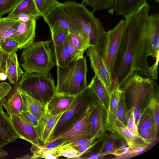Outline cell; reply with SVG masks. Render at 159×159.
Masks as SVG:
<instances>
[{
  "label": "cell",
  "mask_w": 159,
  "mask_h": 159,
  "mask_svg": "<svg viewBox=\"0 0 159 159\" xmlns=\"http://www.w3.org/2000/svg\"><path fill=\"white\" fill-rule=\"evenodd\" d=\"M149 8L146 2L137 10L133 71L153 79L148 59L152 58L158 64L159 14L149 16Z\"/></svg>",
  "instance_id": "6da1fadb"
},
{
  "label": "cell",
  "mask_w": 159,
  "mask_h": 159,
  "mask_svg": "<svg viewBox=\"0 0 159 159\" xmlns=\"http://www.w3.org/2000/svg\"><path fill=\"white\" fill-rule=\"evenodd\" d=\"M154 80L134 73L120 86L125 92L130 108H133L137 127L151 99L159 95V86Z\"/></svg>",
  "instance_id": "7a4b0ae2"
},
{
  "label": "cell",
  "mask_w": 159,
  "mask_h": 159,
  "mask_svg": "<svg viewBox=\"0 0 159 159\" xmlns=\"http://www.w3.org/2000/svg\"><path fill=\"white\" fill-rule=\"evenodd\" d=\"M62 6L69 13L79 27L82 35L91 46L103 52L106 38V32L99 19L89 11L83 4L75 1H67Z\"/></svg>",
  "instance_id": "3957f363"
},
{
  "label": "cell",
  "mask_w": 159,
  "mask_h": 159,
  "mask_svg": "<svg viewBox=\"0 0 159 159\" xmlns=\"http://www.w3.org/2000/svg\"><path fill=\"white\" fill-rule=\"evenodd\" d=\"M125 24L122 41L112 76L122 85L133 74L137 10L124 16Z\"/></svg>",
  "instance_id": "277c9868"
},
{
  "label": "cell",
  "mask_w": 159,
  "mask_h": 159,
  "mask_svg": "<svg viewBox=\"0 0 159 159\" xmlns=\"http://www.w3.org/2000/svg\"><path fill=\"white\" fill-rule=\"evenodd\" d=\"M50 43L33 41L23 48L19 64L25 72L48 75L54 65Z\"/></svg>",
  "instance_id": "5b68a950"
},
{
  "label": "cell",
  "mask_w": 159,
  "mask_h": 159,
  "mask_svg": "<svg viewBox=\"0 0 159 159\" xmlns=\"http://www.w3.org/2000/svg\"><path fill=\"white\" fill-rule=\"evenodd\" d=\"M88 68L85 57L75 60L68 67L57 66L56 93L75 96L87 87Z\"/></svg>",
  "instance_id": "8992f818"
},
{
  "label": "cell",
  "mask_w": 159,
  "mask_h": 159,
  "mask_svg": "<svg viewBox=\"0 0 159 159\" xmlns=\"http://www.w3.org/2000/svg\"><path fill=\"white\" fill-rule=\"evenodd\" d=\"M14 87L25 91L46 106L56 93L53 79L48 75L39 73L24 72Z\"/></svg>",
  "instance_id": "52a82bcc"
},
{
  "label": "cell",
  "mask_w": 159,
  "mask_h": 159,
  "mask_svg": "<svg viewBox=\"0 0 159 159\" xmlns=\"http://www.w3.org/2000/svg\"><path fill=\"white\" fill-rule=\"evenodd\" d=\"M97 99L94 92L88 87L77 95L70 108L63 113L59 120L52 137L70 127L82 116L88 106Z\"/></svg>",
  "instance_id": "ba28073f"
},
{
  "label": "cell",
  "mask_w": 159,
  "mask_h": 159,
  "mask_svg": "<svg viewBox=\"0 0 159 159\" xmlns=\"http://www.w3.org/2000/svg\"><path fill=\"white\" fill-rule=\"evenodd\" d=\"M96 103L88 105L80 119L66 129L51 137L43 146L59 139L63 140L62 146L93 137L89 118Z\"/></svg>",
  "instance_id": "9c48e42d"
},
{
  "label": "cell",
  "mask_w": 159,
  "mask_h": 159,
  "mask_svg": "<svg viewBox=\"0 0 159 159\" xmlns=\"http://www.w3.org/2000/svg\"><path fill=\"white\" fill-rule=\"evenodd\" d=\"M124 24L125 20H122L114 28L107 32L105 45L101 54L112 76L121 44Z\"/></svg>",
  "instance_id": "30bf717a"
},
{
  "label": "cell",
  "mask_w": 159,
  "mask_h": 159,
  "mask_svg": "<svg viewBox=\"0 0 159 159\" xmlns=\"http://www.w3.org/2000/svg\"><path fill=\"white\" fill-rule=\"evenodd\" d=\"M43 19L50 28L60 27L68 30L70 33L81 34L75 21L61 3L54 7Z\"/></svg>",
  "instance_id": "8fae6325"
},
{
  "label": "cell",
  "mask_w": 159,
  "mask_h": 159,
  "mask_svg": "<svg viewBox=\"0 0 159 159\" xmlns=\"http://www.w3.org/2000/svg\"><path fill=\"white\" fill-rule=\"evenodd\" d=\"M87 49V54L89 57L91 67L95 75L108 91L110 90L113 85L112 78L101 53L91 46L89 47Z\"/></svg>",
  "instance_id": "7c38bea8"
},
{
  "label": "cell",
  "mask_w": 159,
  "mask_h": 159,
  "mask_svg": "<svg viewBox=\"0 0 159 159\" xmlns=\"http://www.w3.org/2000/svg\"><path fill=\"white\" fill-rule=\"evenodd\" d=\"M10 117L19 138L25 140L32 144L40 145L35 127L32 126L21 114L12 115Z\"/></svg>",
  "instance_id": "4fadbf2b"
},
{
  "label": "cell",
  "mask_w": 159,
  "mask_h": 159,
  "mask_svg": "<svg viewBox=\"0 0 159 159\" xmlns=\"http://www.w3.org/2000/svg\"><path fill=\"white\" fill-rule=\"evenodd\" d=\"M63 113L53 115L46 111L39 119L38 125L35 129L38 139L43 145L52 137L55 127Z\"/></svg>",
  "instance_id": "5bb4252c"
},
{
  "label": "cell",
  "mask_w": 159,
  "mask_h": 159,
  "mask_svg": "<svg viewBox=\"0 0 159 159\" xmlns=\"http://www.w3.org/2000/svg\"><path fill=\"white\" fill-rule=\"evenodd\" d=\"M36 21L34 20L23 22L19 20L16 31L9 37L19 43L20 49L34 41L36 27Z\"/></svg>",
  "instance_id": "9a60e30c"
},
{
  "label": "cell",
  "mask_w": 159,
  "mask_h": 159,
  "mask_svg": "<svg viewBox=\"0 0 159 159\" xmlns=\"http://www.w3.org/2000/svg\"><path fill=\"white\" fill-rule=\"evenodd\" d=\"M3 105L10 116L27 110L25 102L18 88L16 87L5 97Z\"/></svg>",
  "instance_id": "2e32d148"
},
{
  "label": "cell",
  "mask_w": 159,
  "mask_h": 159,
  "mask_svg": "<svg viewBox=\"0 0 159 159\" xmlns=\"http://www.w3.org/2000/svg\"><path fill=\"white\" fill-rule=\"evenodd\" d=\"M19 138L7 113L0 111V148Z\"/></svg>",
  "instance_id": "e0dca14e"
},
{
  "label": "cell",
  "mask_w": 159,
  "mask_h": 159,
  "mask_svg": "<svg viewBox=\"0 0 159 159\" xmlns=\"http://www.w3.org/2000/svg\"><path fill=\"white\" fill-rule=\"evenodd\" d=\"M76 96L56 93L47 104V111L53 115L64 113L70 108Z\"/></svg>",
  "instance_id": "ac0fdd59"
},
{
  "label": "cell",
  "mask_w": 159,
  "mask_h": 159,
  "mask_svg": "<svg viewBox=\"0 0 159 159\" xmlns=\"http://www.w3.org/2000/svg\"><path fill=\"white\" fill-rule=\"evenodd\" d=\"M113 85L108 91V107L106 113V125H112L115 123L119 97L121 91L119 82L113 80Z\"/></svg>",
  "instance_id": "d6986e66"
},
{
  "label": "cell",
  "mask_w": 159,
  "mask_h": 159,
  "mask_svg": "<svg viewBox=\"0 0 159 159\" xmlns=\"http://www.w3.org/2000/svg\"><path fill=\"white\" fill-rule=\"evenodd\" d=\"M147 0H115L113 5L108 11L109 14L124 16L136 10Z\"/></svg>",
  "instance_id": "ffe728a7"
},
{
  "label": "cell",
  "mask_w": 159,
  "mask_h": 159,
  "mask_svg": "<svg viewBox=\"0 0 159 159\" xmlns=\"http://www.w3.org/2000/svg\"><path fill=\"white\" fill-rule=\"evenodd\" d=\"M99 103H96L90 116L89 120L93 136L102 134L106 128V115Z\"/></svg>",
  "instance_id": "44dd1931"
},
{
  "label": "cell",
  "mask_w": 159,
  "mask_h": 159,
  "mask_svg": "<svg viewBox=\"0 0 159 159\" xmlns=\"http://www.w3.org/2000/svg\"><path fill=\"white\" fill-rule=\"evenodd\" d=\"M5 72L10 83L15 85L24 74L20 66L16 53L9 55L6 62Z\"/></svg>",
  "instance_id": "7402d4cb"
},
{
  "label": "cell",
  "mask_w": 159,
  "mask_h": 159,
  "mask_svg": "<svg viewBox=\"0 0 159 159\" xmlns=\"http://www.w3.org/2000/svg\"><path fill=\"white\" fill-rule=\"evenodd\" d=\"M123 139L116 134L113 133L107 136L99 152L104 156L112 154L116 150L126 147L128 144L124 139Z\"/></svg>",
  "instance_id": "603a6c76"
},
{
  "label": "cell",
  "mask_w": 159,
  "mask_h": 159,
  "mask_svg": "<svg viewBox=\"0 0 159 159\" xmlns=\"http://www.w3.org/2000/svg\"><path fill=\"white\" fill-rule=\"evenodd\" d=\"M19 21L16 18L8 16L0 17V48L1 43L16 31Z\"/></svg>",
  "instance_id": "cb8c5ba5"
},
{
  "label": "cell",
  "mask_w": 159,
  "mask_h": 159,
  "mask_svg": "<svg viewBox=\"0 0 159 159\" xmlns=\"http://www.w3.org/2000/svg\"><path fill=\"white\" fill-rule=\"evenodd\" d=\"M18 89L25 102L27 110L34 114L39 120L46 111V106L25 91Z\"/></svg>",
  "instance_id": "d4e9b609"
},
{
  "label": "cell",
  "mask_w": 159,
  "mask_h": 159,
  "mask_svg": "<svg viewBox=\"0 0 159 159\" xmlns=\"http://www.w3.org/2000/svg\"><path fill=\"white\" fill-rule=\"evenodd\" d=\"M53 57L57 66L66 68L73 61L68 49L66 40L60 45L53 47Z\"/></svg>",
  "instance_id": "484cf974"
},
{
  "label": "cell",
  "mask_w": 159,
  "mask_h": 159,
  "mask_svg": "<svg viewBox=\"0 0 159 159\" xmlns=\"http://www.w3.org/2000/svg\"><path fill=\"white\" fill-rule=\"evenodd\" d=\"M25 13L41 16L36 7L34 0H20L8 16L17 18L18 15Z\"/></svg>",
  "instance_id": "4316f807"
},
{
  "label": "cell",
  "mask_w": 159,
  "mask_h": 159,
  "mask_svg": "<svg viewBox=\"0 0 159 159\" xmlns=\"http://www.w3.org/2000/svg\"><path fill=\"white\" fill-rule=\"evenodd\" d=\"M127 111L125 92L121 89L117 108L115 121L114 124L112 125L126 126Z\"/></svg>",
  "instance_id": "83f0119b"
},
{
  "label": "cell",
  "mask_w": 159,
  "mask_h": 159,
  "mask_svg": "<svg viewBox=\"0 0 159 159\" xmlns=\"http://www.w3.org/2000/svg\"><path fill=\"white\" fill-rule=\"evenodd\" d=\"M106 129L113 134H116L123 138L130 147L135 134L129 130L126 126L118 127L115 125H106Z\"/></svg>",
  "instance_id": "f1b7e54d"
},
{
  "label": "cell",
  "mask_w": 159,
  "mask_h": 159,
  "mask_svg": "<svg viewBox=\"0 0 159 159\" xmlns=\"http://www.w3.org/2000/svg\"><path fill=\"white\" fill-rule=\"evenodd\" d=\"M72 40L77 51L79 58L84 57L85 51L89 47L88 40L81 34L70 33Z\"/></svg>",
  "instance_id": "f546056e"
},
{
  "label": "cell",
  "mask_w": 159,
  "mask_h": 159,
  "mask_svg": "<svg viewBox=\"0 0 159 159\" xmlns=\"http://www.w3.org/2000/svg\"><path fill=\"white\" fill-rule=\"evenodd\" d=\"M53 47H58L61 45L69 34V31L60 27L50 28Z\"/></svg>",
  "instance_id": "4dcf8cb0"
},
{
  "label": "cell",
  "mask_w": 159,
  "mask_h": 159,
  "mask_svg": "<svg viewBox=\"0 0 159 159\" xmlns=\"http://www.w3.org/2000/svg\"><path fill=\"white\" fill-rule=\"evenodd\" d=\"M34 1L39 14L43 19L54 7L61 3L57 0H34Z\"/></svg>",
  "instance_id": "1f68e13d"
},
{
  "label": "cell",
  "mask_w": 159,
  "mask_h": 159,
  "mask_svg": "<svg viewBox=\"0 0 159 159\" xmlns=\"http://www.w3.org/2000/svg\"><path fill=\"white\" fill-rule=\"evenodd\" d=\"M115 0H82V3L89 6L93 8L92 12L109 9L112 7Z\"/></svg>",
  "instance_id": "d6a6232c"
},
{
  "label": "cell",
  "mask_w": 159,
  "mask_h": 159,
  "mask_svg": "<svg viewBox=\"0 0 159 159\" xmlns=\"http://www.w3.org/2000/svg\"><path fill=\"white\" fill-rule=\"evenodd\" d=\"M137 128V130L143 129H155L153 116L150 109L148 108L143 115L138 124Z\"/></svg>",
  "instance_id": "836d02e7"
},
{
  "label": "cell",
  "mask_w": 159,
  "mask_h": 159,
  "mask_svg": "<svg viewBox=\"0 0 159 159\" xmlns=\"http://www.w3.org/2000/svg\"><path fill=\"white\" fill-rule=\"evenodd\" d=\"M148 108L152 112L154 124L156 134L157 135L159 126V95L153 97L150 100Z\"/></svg>",
  "instance_id": "e575fe53"
},
{
  "label": "cell",
  "mask_w": 159,
  "mask_h": 159,
  "mask_svg": "<svg viewBox=\"0 0 159 159\" xmlns=\"http://www.w3.org/2000/svg\"><path fill=\"white\" fill-rule=\"evenodd\" d=\"M0 48L9 55L16 53L20 49L19 43L15 40L9 38L4 40L1 44Z\"/></svg>",
  "instance_id": "d590c367"
},
{
  "label": "cell",
  "mask_w": 159,
  "mask_h": 159,
  "mask_svg": "<svg viewBox=\"0 0 159 159\" xmlns=\"http://www.w3.org/2000/svg\"><path fill=\"white\" fill-rule=\"evenodd\" d=\"M54 149L58 150L62 156L67 158L81 159L82 154L74 148L66 146H59Z\"/></svg>",
  "instance_id": "8d00e7d4"
},
{
  "label": "cell",
  "mask_w": 159,
  "mask_h": 159,
  "mask_svg": "<svg viewBox=\"0 0 159 159\" xmlns=\"http://www.w3.org/2000/svg\"><path fill=\"white\" fill-rule=\"evenodd\" d=\"M20 0H0V17L10 12Z\"/></svg>",
  "instance_id": "74e56055"
},
{
  "label": "cell",
  "mask_w": 159,
  "mask_h": 159,
  "mask_svg": "<svg viewBox=\"0 0 159 159\" xmlns=\"http://www.w3.org/2000/svg\"><path fill=\"white\" fill-rule=\"evenodd\" d=\"M137 131L138 134L150 144L157 139V135L154 129H141Z\"/></svg>",
  "instance_id": "f35d334b"
},
{
  "label": "cell",
  "mask_w": 159,
  "mask_h": 159,
  "mask_svg": "<svg viewBox=\"0 0 159 159\" xmlns=\"http://www.w3.org/2000/svg\"><path fill=\"white\" fill-rule=\"evenodd\" d=\"M126 127L133 133L138 134L137 128L136 126L133 108H130L127 110L126 116Z\"/></svg>",
  "instance_id": "ab89813d"
},
{
  "label": "cell",
  "mask_w": 159,
  "mask_h": 159,
  "mask_svg": "<svg viewBox=\"0 0 159 159\" xmlns=\"http://www.w3.org/2000/svg\"><path fill=\"white\" fill-rule=\"evenodd\" d=\"M12 89L10 84L8 83L3 82L0 83V111H3V101Z\"/></svg>",
  "instance_id": "60d3db41"
},
{
  "label": "cell",
  "mask_w": 159,
  "mask_h": 159,
  "mask_svg": "<svg viewBox=\"0 0 159 159\" xmlns=\"http://www.w3.org/2000/svg\"><path fill=\"white\" fill-rule=\"evenodd\" d=\"M102 134H103L95 135L88 139L80 140L74 143L62 146L71 147L74 148L76 147L82 146L86 144H92L94 142V141L96 139L102 136L103 135Z\"/></svg>",
  "instance_id": "b9f144b4"
},
{
  "label": "cell",
  "mask_w": 159,
  "mask_h": 159,
  "mask_svg": "<svg viewBox=\"0 0 159 159\" xmlns=\"http://www.w3.org/2000/svg\"><path fill=\"white\" fill-rule=\"evenodd\" d=\"M66 41L69 52L73 61H74L77 59H80L79 58L77 51L72 40L70 33L66 38Z\"/></svg>",
  "instance_id": "7bdbcfd3"
},
{
  "label": "cell",
  "mask_w": 159,
  "mask_h": 159,
  "mask_svg": "<svg viewBox=\"0 0 159 159\" xmlns=\"http://www.w3.org/2000/svg\"><path fill=\"white\" fill-rule=\"evenodd\" d=\"M21 114L27 121L33 127H37L39 120L34 114L28 111H24Z\"/></svg>",
  "instance_id": "ee69618b"
},
{
  "label": "cell",
  "mask_w": 159,
  "mask_h": 159,
  "mask_svg": "<svg viewBox=\"0 0 159 159\" xmlns=\"http://www.w3.org/2000/svg\"><path fill=\"white\" fill-rule=\"evenodd\" d=\"M39 16L34 15L25 13H20L17 18L18 20L23 22H27L37 20L40 17Z\"/></svg>",
  "instance_id": "f6af8a7d"
},
{
  "label": "cell",
  "mask_w": 159,
  "mask_h": 159,
  "mask_svg": "<svg viewBox=\"0 0 159 159\" xmlns=\"http://www.w3.org/2000/svg\"><path fill=\"white\" fill-rule=\"evenodd\" d=\"M62 139L58 140L52 142L46 146H41L40 148L43 151L50 150L61 146L62 144Z\"/></svg>",
  "instance_id": "bcb514c9"
},
{
  "label": "cell",
  "mask_w": 159,
  "mask_h": 159,
  "mask_svg": "<svg viewBox=\"0 0 159 159\" xmlns=\"http://www.w3.org/2000/svg\"><path fill=\"white\" fill-rule=\"evenodd\" d=\"M8 55L0 48V72L5 71L6 62Z\"/></svg>",
  "instance_id": "7dc6e473"
},
{
  "label": "cell",
  "mask_w": 159,
  "mask_h": 159,
  "mask_svg": "<svg viewBox=\"0 0 159 159\" xmlns=\"http://www.w3.org/2000/svg\"><path fill=\"white\" fill-rule=\"evenodd\" d=\"M130 149V148L129 146L128 147H126L120 148L116 150L112 154L117 157H121L122 156H125L129 152Z\"/></svg>",
  "instance_id": "c3c4849f"
},
{
  "label": "cell",
  "mask_w": 159,
  "mask_h": 159,
  "mask_svg": "<svg viewBox=\"0 0 159 159\" xmlns=\"http://www.w3.org/2000/svg\"><path fill=\"white\" fill-rule=\"evenodd\" d=\"M104 156L102 155L99 152L91 153L89 154L85 158L89 159H96L102 158Z\"/></svg>",
  "instance_id": "681fc988"
},
{
  "label": "cell",
  "mask_w": 159,
  "mask_h": 159,
  "mask_svg": "<svg viewBox=\"0 0 159 159\" xmlns=\"http://www.w3.org/2000/svg\"><path fill=\"white\" fill-rule=\"evenodd\" d=\"M8 155L7 152L3 150L2 148H0V158H4Z\"/></svg>",
  "instance_id": "f907efd6"
},
{
  "label": "cell",
  "mask_w": 159,
  "mask_h": 159,
  "mask_svg": "<svg viewBox=\"0 0 159 159\" xmlns=\"http://www.w3.org/2000/svg\"><path fill=\"white\" fill-rule=\"evenodd\" d=\"M7 78L5 71L0 72V81H4Z\"/></svg>",
  "instance_id": "816d5d0a"
},
{
  "label": "cell",
  "mask_w": 159,
  "mask_h": 159,
  "mask_svg": "<svg viewBox=\"0 0 159 159\" xmlns=\"http://www.w3.org/2000/svg\"><path fill=\"white\" fill-rule=\"evenodd\" d=\"M17 159H33L32 156H31L30 154H27L23 157L16 158Z\"/></svg>",
  "instance_id": "f5cc1de1"
},
{
  "label": "cell",
  "mask_w": 159,
  "mask_h": 159,
  "mask_svg": "<svg viewBox=\"0 0 159 159\" xmlns=\"http://www.w3.org/2000/svg\"><path fill=\"white\" fill-rule=\"evenodd\" d=\"M154 0L158 3L159 2V0Z\"/></svg>",
  "instance_id": "db71d44e"
}]
</instances>
